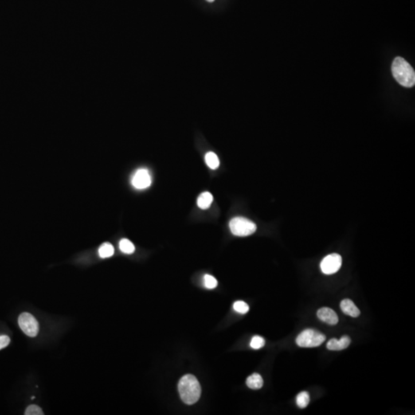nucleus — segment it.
<instances>
[{"mask_svg": "<svg viewBox=\"0 0 415 415\" xmlns=\"http://www.w3.org/2000/svg\"><path fill=\"white\" fill-rule=\"evenodd\" d=\"M178 392L182 401L191 405L198 401L201 396V386L195 376L186 374L178 382Z\"/></svg>", "mask_w": 415, "mask_h": 415, "instance_id": "f257e3e1", "label": "nucleus"}, {"mask_svg": "<svg viewBox=\"0 0 415 415\" xmlns=\"http://www.w3.org/2000/svg\"><path fill=\"white\" fill-rule=\"evenodd\" d=\"M392 75L402 87L412 88L415 84V72L412 66L401 57H396L392 66Z\"/></svg>", "mask_w": 415, "mask_h": 415, "instance_id": "f03ea898", "label": "nucleus"}, {"mask_svg": "<svg viewBox=\"0 0 415 415\" xmlns=\"http://www.w3.org/2000/svg\"><path fill=\"white\" fill-rule=\"evenodd\" d=\"M325 334L314 329H306L297 337L296 343L299 347L315 348L320 346L325 341Z\"/></svg>", "mask_w": 415, "mask_h": 415, "instance_id": "7ed1b4c3", "label": "nucleus"}, {"mask_svg": "<svg viewBox=\"0 0 415 415\" xmlns=\"http://www.w3.org/2000/svg\"><path fill=\"white\" fill-rule=\"evenodd\" d=\"M229 228L234 236L239 237L251 236L257 229V226L253 221L243 217L232 218L229 222Z\"/></svg>", "mask_w": 415, "mask_h": 415, "instance_id": "20e7f679", "label": "nucleus"}, {"mask_svg": "<svg viewBox=\"0 0 415 415\" xmlns=\"http://www.w3.org/2000/svg\"><path fill=\"white\" fill-rule=\"evenodd\" d=\"M18 323L20 328L22 329V331L28 336L34 338L38 334L40 329L38 322L34 316L29 313L24 312L21 314L19 317Z\"/></svg>", "mask_w": 415, "mask_h": 415, "instance_id": "39448f33", "label": "nucleus"}, {"mask_svg": "<svg viewBox=\"0 0 415 415\" xmlns=\"http://www.w3.org/2000/svg\"><path fill=\"white\" fill-rule=\"evenodd\" d=\"M342 264L341 255L334 253L328 255L321 262L320 267L322 272L326 275L336 273Z\"/></svg>", "mask_w": 415, "mask_h": 415, "instance_id": "423d86ee", "label": "nucleus"}, {"mask_svg": "<svg viewBox=\"0 0 415 415\" xmlns=\"http://www.w3.org/2000/svg\"><path fill=\"white\" fill-rule=\"evenodd\" d=\"M131 183L137 189H144L150 187L152 179L148 170L145 169H138L133 175Z\"/></svg>", "mask_w": 415, "mask_h": 415, "instance_id": "0eeeda50", "label": "nucleus"}, {"mask_svg": "<svg viewBox=\"0 0 415 415\" xmlns=\"http://www.w3.org/2000/svg\"><path fill=\"white\" fill-rule=\"evenodd\" d=\"M318 318L330 326H335L338 322V317L334 310L329 307H322L317 313Z\"/></svg>", "mask_w": 415, "mask_h": 415, "instance_id": "6e6552de", "label": "nucleus"}, {"mask_svg": "<svg viewBox=\"0 0 415 415\" xmlns=\"http://www.w3.org/2000/svg\"><path fill=\"white\" fill-rule=\"evenodd\" d=\"M340 306H341V309L345 313V315H349V316L353 317V318H357L361 314L360 310L354 305V302L350 299H344L341 302Z\"/></svg>", "mask_w": 415, "mask_h": 415, "instance_id": "1a4fd4ad", "label": "nucleus"}, {"mask_svg": "<svg viewBox=\"0 0 415 415\" xmlns=\"http://www.w3.org/2000/svg\"><path fill=\"white\" fill-rule=\"evenodd\" d=\"M350 344V338L349 336H343L340 340L332 338L327 344V349L331 350H341L347 349Z\"/></svg>", "mask_w": 415, "mask_h": 415, "instance_id": "9d476101", "label": "nucleus"}, {"mask_svg": "<svg viewBox=\"0 0 415 415\" xmlns=\"http://www.w3.org/2000/svg\"><path fill=\"white\" fill-rule=\"evenodd\" d=\"M263 383L264 382H263L262 377L257 373L250 375L246 380V384L248 388L254 390L260 389L263 386Z\"/></svg>", "mask_w": 415, "mask_h": 415, "instance_id": "9b49d317", "label": "nucleus"}, {"mask_svg": "<svg viewBox=\"0 0 415 415\" xmlns=\"http://www.w3.org/2000/svg\"><path fill=\"white\" fill-rule=\"evenodd\" d=\"M212 201H213L212 195L209 192H205L198 196L197 204H198V206L199 207L200 209H207L210 207Z\"/></svg>", "mask_w": 415, "mask_h": 415, "instance_id": "f8f14e48", "label": "nucleus"}, {"mask_svg": "<svg viewBox=\"0 0 415 415\" xmlns=\"http://www.w3.org/2000/svg\"><path fill=\"white\" fill-rule=\"evenodd\" d=\"M205 159L207 166H209L211 169H216L219 166V159L218 158L216 153H212V152L207 153L205 155Z\"/></svg>", "mask_w": 415, "mask_h": 415, "instance_id": "ddd939ff", "label": "nucleus"}, {"mask_svg": "<svg viewBox=\"0 0 415 415\" xmlns=\"http://www.w3.org/2000/svg\"><path fill=\"white\" fill-rule=\"evenodd\" d=\"M114 247L108 242L102 244L99 249V256L103 259L111 257L114 255Z\"/></svg>", "mask_w": 415, "mask_h": 415, "instance_id": "4468645a", "label": "nucleus"}, {"mask_svg": "<svg viewBox=\"0 0 415 415\" xmlns=\"http://www.w3.org/2000/svg\"><path fill=\"white\" fill-rule=\"evenodd\" d=\"M119 248L123 253L132 254L135 252V246L129 239H122L119 242Z\"/></svg>", "mask_w": 415, "mask_h": 415, "instance_id": "2eb2a0df", "label": "nucleus"}, {"mask_svg": "<svg viewBox=\"0 0 415 415\" xmlns=\"http://www.w3.org/2000/svg\"><path fill=\"white\" fill-rule=\"evenodd\" d=\"M310 401V397L308 393L306 392H302L299 393L296 397V403L298 406L301 408H305L308 405Z\"/></svg>", "mask_w": 415, "mask_h": 415, "instance_id": "dca6fc26", "label": "nucleus"}, {"mask_svg": "<svg viewBox=\"0 0 415 415\" xmlns=\"http://www.w3.org/2000/svg\"><path fill=\"white\" fill-rule=\"evenodd\" d=\"M233 307L234 309L236 310L237 312L241 313V314H246L249 310V306L242 301H238V302H235Z\"/></svg>", "mask_w": 415, "mask_h": 415, "instance_id": "f3484780", "label": "nucleus"}, {"mask_svg": "<svg viewBox=\"0 0 415 415\" xmlns=\"http://www.w3.org/2000/svg\"><path fill=\"white\" fill-rule=\"evenodd\" d=\"M264 344H265V341H264V338L262 337L256 335V336H254L252 338L250 345L253 349H260L264 347Z\"/></svg>", "mask_w": 415, "mask_h": 415, "instance_id": "a211bd4d", "label": "nucleus"}, {"mask_svg": "<svg viewBox=\"0 0 415 415\" xmlns=\"http://www.w3.org/2000/svg\"><path fill=\"white\" fill-rule=\"evenodd\" d=\"M204 283H205V287L209 289H213L218 284L217 280L214 277L209 275H205L204 277Z\"/></svg>", "mask_w": 415, "mask_h": 415, "instance_id": "6ab92c4d", "label": "nucleus"}, {"mask_svg": "<svg viewBox=\"0 0 415 415\" xmlns=\"http://www.w3.org/2000/svg\"><path fill=\"white\" fill-rule=\"evenodd\" d=\"M25 415H44L43 410L37 405H30L25 410Z\"/></svg>", "mask_w": 415, "mask_h": 415, "instance_id": "aec40b11", "label": "nucleus"}, {"mask_svg": "<svg viewBox=\"0 0 415 415\" xmlns=\"http://www.w3.org/2000/svg\"><path fill=\"white\" fill-rule=\"evenodd\" d=\"M10 343V338L7 335H1L0 336V350L4 348L7 347Z\"/></svg>", "mask_w": 415, "mask_h": 415, "instance_id": "412c9836", "label": "nucleus"}, {"mask_svg": "<svg viewBox=\"0 0 415 415\" xmlns=\"http://www.w3.org/2000/svg\"><path fill=\"white\" fill-rule=\"evenodd\" d=\"M206 1H208V2H214L215 0H206Z\"/></svg>", "mask_w": 415, "mask_h": 415, "instance_id": "4be33fe9", "label": "nucleus"}]
</instances>
